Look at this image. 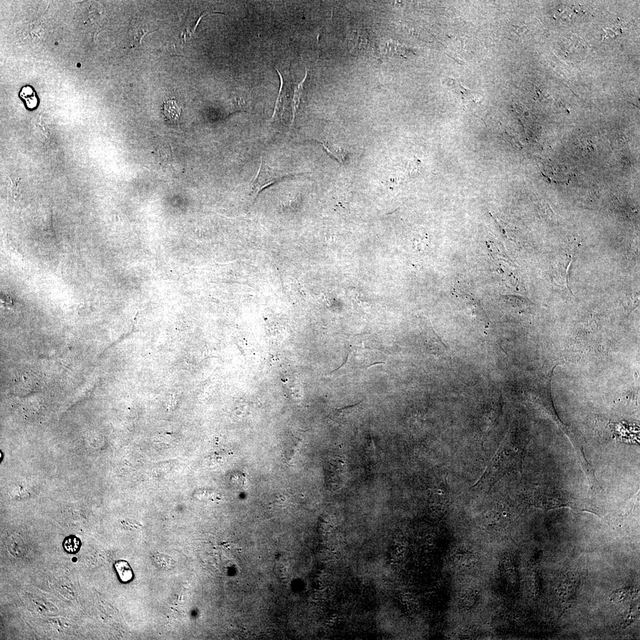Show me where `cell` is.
Here are the masks:
<instances>
[{"label": "cell", "mask_w": 640, "mask_h": 640, "mask_svg": "<svg viewBox=\"0 0 640 640\" xmlns=\"http://www.w3.org/2000/svg\"><path fill=\"white\" fill-rule=\"evenodd\" d=\"M555 367L552 369L549 370L546 374L541 378L537 387L536 394V403L539 404L541 410L546 414L547 417L551 418L553 421L556 423L558 427L568 436L576 450H579L582 447L581 443L576 438L574 434L569 430L567 426L564 424V423L561 421L556 412L555 408L553 403V401L551 392V379L553 375V371Z\"/></svg>", "instance_id": "2"}, {"label": "cell", "mask_w": 640, "mask_h": 640, "mask_svg": "<svg viewBox=\"0 0 640 640\" xmlns=\"http://www.w3.org/2000/svg\"><path fill=\"white\" fill-rule=\"evenodd\" d=\"M632 595L629 590H620L618 592L615 593L613 596V600L614 601L621 602L626 600L627 598H629V596Z\"/></svg>", "instance_id": "11"}, {"label": "cell", "mask_w": 640, "mask_h": 640, "mask_svg": "<svg viewBox=\"0 0 640 640\" xmlns=\"http://www.w3.org/2000/svg\"><path fill=\"white\" fill-rule=\"evenodd\" d=\"M77 66H81L80 63H78Z\"/></svg>", "instance_id": "13"}, {"label": "cell", "mask_w": 640, "mask_h": 640, "mask_svg": "<svg viewBox=\"0 0 640 640\" xmlns=\"http://www.w3.org/2000/svg\"><path fill=\"white\" fill-rule=\"evenodd\" d=\"M163 112L165 117L170 121H178L180 118L181 108L175 100L166 101L163 106Z\"/></svg>", "instance_id": "7"}, {"label": "cell", "mask_w": 640, "mask_h": 640, "mask_svg": "<svg viewBox=\"0 0 640 640\" xmlns=\"http://www.w3.org/2000/svg\"><path fill=\"white\" fill-rule=\"evenodd\" d=\"M307 77V71H306L305 76L304 79L298 85L296 88H295L293 99L292 101V121L291 127L293 125L295 117L299 108L301 102V96L303 95L304 83H305Z\"/></svg>", "instance_id": "8"}, {"label": "cell", "mask_w": 640, "mask_h": 640, "mask_svg": "<svg viewBox=\"0 0 640 640\" xmlns=\"http://www.w3.org/2000/svg\"><path fill=\"white\" fill-rule=\"evenodd\" d=\"M327 479H331L332 485L335 484V486H339L341 482L339 480L343 479L344 474V467L342 462L337 461V460H332L327 468Z\"/></svg>", "instance_id": "5"}, {"label": "cell", "mask_w": 640, "mask_h": 640, "mask_svg": "<svg viewBox=\"0 0 640 640\" xmlns=\"http://www.w3.org/2000/svg\"><path fill=\"white\" fill-rule=\"evenodd\" d=\"M114 568L119 579L123 583H129L134 578V572L127 561L121 560L116 561Z\"/></svg>", "instance_id": "6"}, {"label": "cell", "mask_w": 640, "mask_h": 640, "mask_svg": "<svg viewBox=\"0 0 640 640\" xmlns=\"http://www.w3.org/2000/svg\"><path fill=\"white\" fill-rule=\"evenodd\" d=\"M0 452H1V453H0V454H1V457H1V459H0V462H1V461H2V458H3V456L2 457V451H0Z\"/></svg>", "instance_id": "12"}, {"label": "cell", "mask_w": 640, "mask_h": 640, "mask_svg": "<svg viewBox=\"0 0 640 640\" xmlns=\"http://www.w3.org/2000/svg\"><path fill=\"white\" fill-rule=\"evenodd\" d=\"M321 144L323 145L324 149L326 150L327 152L334 156L340 163L343 164L344 158L341 149L334 146V145L329 144L327 142L321 143Z\"/></svg>", "instance_id": "10"}, {"label": "cell", "mask_w": 640, "mask_h": 640, "mask_svg": "<svg viewBox=\"0 0 640 640\" xmlns=\"http://www.w3.org/2000/svg\"><path fill=\"white\" fill-rule=\"evenodd\" d=\"M62 546L65 552L71 554H76L82 547V541L76 536H68L63 540Z\"/></svg>", "instance_id": "9"}, {"label": "cell", "mask_w": 640, "mask_h": 640, "mask_svg": "<svg viewBox=\"0 0 640 640\" xmlns=\"http://www.w3.org/2000/svg\"><path fill=\"white\" fill-rule=\"evenodd\" d=\"M518 450V448L509 444L502 446L476 485H485L491 487L504 475L519 467L521 457Z\"/></svg>", "instance_id": "1"}, {"label": "cell", "mask_w": 640, "mask_h": 640, "mask_svg": "<svg viewBox=\"0 0 640 640\" xmlns=\"http://www.w3.org/2000/svg\"><path fill=\"white\" fill-rule=\"evenodd\" d=\"M446 85L450 87L454 91L460 95L463 100L465 101H471L474 103L479 102L482 99L483 96L477 92H474L471 90L464 88L458 80L450 78L446 79Z\"/></svg>", "instance_id": "4"}, {"label": "cell", "mask_w": 640, "mask_h": 640, "mask_svg": "<svg viewBox=\"0 0 640 640\" xmlns=\"http://www.w3.org/2000/svg\"><path fill=\"white\" fill-rule=\"evenodd\" d=\"M298 175L292 171L278 169L268 166L262 160L256 178L252 182L251 196L254 199L265 188L289 176Z\"/></svg>", "instance_id": "3"}]
</instances>
